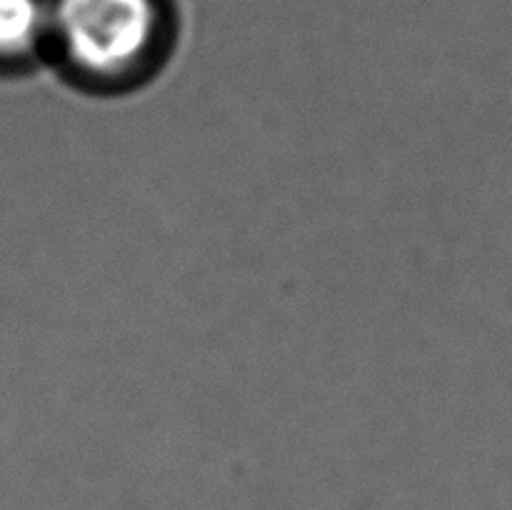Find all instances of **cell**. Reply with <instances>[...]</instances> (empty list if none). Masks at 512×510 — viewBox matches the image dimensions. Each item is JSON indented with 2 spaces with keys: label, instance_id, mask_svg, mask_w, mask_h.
<instances>
[{
  "label": "cell",
  "instance_id": "obj_1",
  "mask_svg": "<svg viewBox=\"0 0 512 510\" xmlns=\"http://www.w3.org/2000/svg\"><path fill=\"white\" fill-rule=\"evenodd\" d=\"M50 28L80 80L103 88L145 73L160 35L155 0H55Z\"/></svg>",
  "mask_w": 512,
  "mask_h": 510
},
{
  "label": "cell",
  "instance_id": "obj_2",
  "mask_svg": "<svg viewBox=\"0 0 512 510\" xmlns=\"http://www.w3.org/2000/svg\"><path fill=\"white\" fill-rule=\"evenodd\" d=\"M50 28L40 0H0V60H20L38 48Z\"/></svg>",
  "mask_w": 512,
  "mask_h": 510
}]
</instances>
